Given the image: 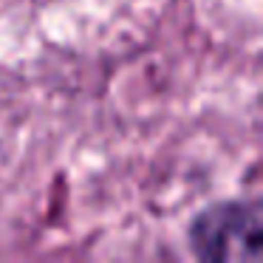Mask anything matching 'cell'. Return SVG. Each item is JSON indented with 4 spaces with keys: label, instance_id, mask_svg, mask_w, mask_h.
<instances>
[{
    "label": "cell",
    "instance_id": "1",
    "mask_svg": "<svg viewBox=\"0 0 263 263\" xmlns=\"http://www.w3.org/2000/svg\"><path fill=\"white\" fill-rule=\"evenodd\" d=\"M190 246L210 263L260 260L263 218L257 201H221L206 206L190 223Z\"/></svg>",
    "mask_w": 263,
    "mask_h": 263
}]
</instances>
